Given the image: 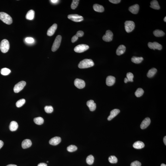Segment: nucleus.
Instances as JSON below:
<instances>
[{"mask_svg": "<svg viewBox=\"0 0 166 166\" xmlns=\"http://www.w3.org/2000/svg\"><path fill=\"white\" fill-rule=\"evenodd\" d=\"M94 65V63L92 60L86 59L79 62L78 67L81 69H84L92 67Z\"/></svg>", "mask_w": 166, "mask_h": 166, "instance_id": "nucleus-1", "label": "nucleus"}, {"mask_svg": "<svg viewBox=\"0 0 166 166\" xmlns=\"http://www.w3.org/2000/svg\"><path fill=\"white\" fill-rule=\"evenodd\" d=\"M0 20L7 24L10 25L12 23V17L7 13L4 12H0Z\"/></svg>", "mask_w": 166, "mask_h": 166, "instance_id": "nucleus-2", "label": "nucleus"}, {"mask_svg": "<svg viewBox=\"0 0 166 166\" xmlns=\"http://www.w3.org/2000/svg\"><path fill=\"white\" fill-rule=\"evenodd\" d=\"M10 48L9 42L7 39H3L0 44V49L3 53H6L9 50Z\"/></svg>", "mask_w": 166, "mask_h": 166, "instance_id": "nucleus-3", "label": "nucleus"}, {"mask_svg": "<svg viewBox=\"0 0 166 166\" xmlns=\"http://www.w3.org/2000/svg\"><path fill=\"white\" fill-rule=\"evenodd\" d=\"M62 37L60 35H58L56 37L52 47L51 50L53 52L57 50L60 45Z\"/></svg>", "mask_w": 166, "mask_h": 166, "instance_id": "nucleus-4", "label": "nucleus"}, {"mask_svg": "<svg viewBox=\"0 0 166 166\" xmlns=\"http://www.w3.org/2000/svg\"><path fill=\"white\" fill-rule=\"evenodd\" d=\"M135 25L134 22L131 21H127L125 23V29L126 32L129 33L134 30Z\"/></svg>", "mask_w": 166, "mask_h": 166, "instance_id": "nucleus-5", "label": "nucleus"}, {"mask_svg": "<svg viewBox=\"0 0 166 166\" xmlns=\"http://www.w3.org/2000/svg\"><path fill=\"white\" fill-rule=\"evenodd\" d=\"M89 47L86 44H81L78 45L74 49V51L77 53H81L84 52L88 49Z\"/></svg>", "mask_w": 166, "mask_h": 166, "instance_id": "nucleus-6", "label": "nucleus"}, {"mask_svg": "<svg viewBox=\"0 0 166 166\" xmlns=\"http://www.w3.org/2000/svg\"><path fill=\"white\" fill-rule=\"evenodd\" d=\"M26 85L25 81H21L15 85L14 88V91L15 93H18L22 90Z\"/></svg>", "mask_w": 166, "mask_h": 166, "instance_id": "nucleus-7", "label": "nucleus"}, {"mask_svg": "<svg viewBox=\"0 0 166 166\" xmlns=\"http://www.w3.org/2000/svg\"><path fill=\"white\" fill-rule=\"evenodd\" d=\"M68 18L72 21L75 22H80L83 20V18L81 15L77 14H71L69 15Z\"/></svg>", "mask_w": 166, "mask_h": 166, "instance_id": "nucleus-8", "label": "nucleus"}, {"mask_svg": "<svg viewBox=\"0 0 166 166\" xmlns=\"http://www.w3.org/2000/svg\"><path fill=\"white\" fill-rule=\"evenodd\" d=\"M113 34L111 31L108 30L106 32L105 34L103 36V39L105 41L109 42L112 40Z\"/></svg>", "mask_w": 166, "mask_h": 166, "instance_id": "nucleus-9", "label": "nucleus"}, {"mask_svg": "<svg viewBox=\"0 0 166 166\" xmlns=\"http://www.w3.org/2000/svg\"><path fill=\"white\" fill-rule=\"evenodd\" d=\"M148 45L150 48L153 49L154 50L157 49L160 50L162 49V45L157 42H155L153 43L149 42Z\"/></svg>", "mask_w": 166, "mask_h": 166, "instance_id": "nucleus-10", "label": "nucleus"}, {"mask_svg": "<svg viewBox=\"0 0 166 166\" xmlns=\"http://www.w3.org/2000/svg\"><path fill=\"white\" fill-rule=\"evenodd\" d=\"M74 84L77 88L81 89L85 87V81L82 79H77L74 80Z\"/></svg>", "mask_w": 166, "mask_h": 166, "instance_id": "nucleus-11", "label": "nucleus"}, {"mask_svg": "<svg viewBox=\"0 0 166 166\" xmlns=\"http://www.w3.org/2000/svg\"><path fill=\"white\" fill-rule=\"evenodd\" d=\"M151 122V120L150 118H146L143 120L140 125L141 128L142 129H144L148 127Z\"/></svg>", "mask_w": 166, "mask_h": 166, "instance_id": "nucleus-12", "label": "nucleus"}, {"mask_svg": "<svg viewBox=\"0 0 166 166\" xmlns=\"http://www.w3.org/2000/svg\"><path fill=\"white\" fill-rule=\"evenodd\" d=\"M115 78L112 76H109L107 77L106 80V83L107 86H113L115 83Z\"/></svg>", "mask_w": 166, "mask_h": 166, "instance_id": "nucleus-13", "label": "nucleus"}, {"mask_svg": "<svg viewBox=\"0 0 166 166\" xmlns=\"http://www.w3.org/2000/svg\"><path fill=\"white\" fill-rule=\"evenodd\" d=\"M61 141V139L60 137H55L50 139L49 141V143L50 145H56L59 144Z\"/></svg>", "mask_w": 166, "mask_h": 166, "instance_id": "nucleus-14", "label": "nucleus"}, {"mask_svg": "<svg viewBox=\"0 0 166 166\" xmlns=\"http://www.w3.org/2000/svg\"><path fill=\"white\" fill-rule=\"evenodd\" d=\"M57 25L56 24H54L48 29L47 32V36H51L55 33V31L57 29Z\"/></svg>", "mask_w": 166, "mask_h": 166, "instance_id": "nucleus-15", "label": "nucleus"}, {"mask_svg": "<svg viewBox=\"0 0 166 166\" xmlns=\"http://www.w3.org/2000/svg\"><path fill=\"white\" fill-rule=\"evenodd\" d=\"M120 112L119 109H115L111 111L110 115L108 117L107 119L108 121H110L116 117Z\"/></svg>", "mask_w": 166, "mask_h": 166, "instance_id": "nucleus-16", "label": "nucleus"}, {"mask_svg": "<svg viewBox=\"0 0 166 166\" xmlns=\"http://www.w3.org/2000/svg\"><path fill=\"white\" fill-rule=\"evenodd\" d=\"M139 9V5L138 4H136L130 7L129 10L132 14H136L138 13Z\"/></svg>", "mask_w": 166, "mask_h": 166, "instance_id": "nucleus-17", "label": "nucleus"}, {"mask_svg": "<svg viewBox=\"0 0 166 166\" xmlns=\"http://www.w3.org/2000/svg\"><path fill=\"white\" fill-rule=\"evenodd\" d=\"M86 104L91 111H93L95 110L96 107V104L93 100H91L88 101Z\"/></svg>", "mask_w": 166, "mask_h": 166, "instance_id": "nucleus-18", "label": "nucleus"}, {"mask_svg": "<svg viewBox=\"0 0 166 166\" xmlns=\"http://www.w3.org/2000/svg\"><path fill=\"white\" fill-rule=\"evenodd\" d=\"M32 142L30 139H26L23 141L22 143V146L24 149L28 148L31 146Z\"/></svg>", "mask_w": 166, "mask_h": 166, "instance_id": "nucleus-19", "label": "nucleus"}, {"mask_svg": "<svg viewBox=\"0 0 166 166\" xmlns=\"http://www.w3.org/2000/svg\"><path fill=\"white\" fill-rule=\"evenodd\" d=\"M126 50V47L124 45H120L118 47L116 50V54L118 55H122L125 53Z\"/></svg>", "mask_w": 166, "mask_h": 166, "instance_id": "nucleus-20", "label": "nucleus"}, {"mask_svg": "<svg viewBox=\"0 0 166 166\" xmlns=\"http://www.w3.org/2000/svg\"><path fill=\"white\" fill-rule=\"evenodd\" d=\"M18 127V125L16 121H12L10 123L9 126V129L12 131H16Z\"/></svg>", "mask_w": 166, "mask_h": 166, "instance_id": "nucleus-21", "label": "nucleus"}, {"mask_svg": "<svg viewBox=\"0 0 166 166\" xmlns=\"http://www.w3.org/2000/svg\"><path fill=\"white\" fill-rule=\"evenodd\" d=\"M93 9L95 11L102 12L104 11V8L103 6L100 5L95 4L93 6Z\"/></svg>", "mask_w": 166, "mask_h": 166, "instance_id": "nucleus-22", "label": "nucleus"}, {"mask_svg": "<svg viewBox=\"0 0 166 166\" xmlns=\"http://www.w3.org/2000/svg\"><path fill=\"white\" fill-rule=\"evenodd\" d=\"M145 146V144L142 142L138 141L135 142L133 145V147L136 149H141Z\"/></svg>", "mask_w": 166, "mask_h": 166, "instance_id": "nucleus-23", "label": "nucleus"}, {"mask_svg": "<svg viewBox=\"0 0 166 166\" xmlns=\"http://www.w3.org/2000/svg\"><path fill=\"white\" fill-rule=\"evenodd\" d=\"M150 8L155 10H159L160 8L158 1L156 0H154L150 2Z\"/></svg>", "mask_w": 166, "mask_h": 166, "instance_id": "nucleus-24", "label": "nucleus"}, {"mask_svg": "<svg viewBox=\"0 0 166 166\" xmlns=\"http://www.w3.org/2000/svg\"><path fill=\"white\" fill-rule=\"evenodd\" d=\"M35 13L34 11L32 10L29 11L26 15V19L28 20H33L34 18Z\"/></svg>", "mask_w": 166, "mask_h": 166, "instance_id": "nucleus-25", "label": "nucleus"}, {"mask_svg": "<svg viewBox=\"0 0 166 166\" xmlns=\"http://www.w3.org/2000/svg\"><path fill=\"white\" fill-rule=\"evenodd\" d=\"M157 69L155 68H153L149 70L147 74V76L149 78L153 77L157 73Z\"/></svg>", "mask_w": 166, "mask_h": 166, "instance_id": "nucleus-26", "label": "nucleus"}, {"mask_svg": "<svg viewBox=\"0 0 166 166\" xmlns=\"http://www.w3.org/2000/svg\"><path fill=\"white\" fill-rule=\"evenodd\" d=\"M132 62L135 63L139 64L142 62L143 60V58L142 57H137L133 56L131 58Z\"/></svg>", "mask_w": 166, "mask_h": 166, "instance_id": "nucleus-27", "label": "nucleus"}, {"mask_svg": "<svg viewBox=\"0 0 166 166\" xmlns=\"http://www.w3.org/2000/svg\"><path fill=\"white\" fill-rule=\"evenodd\" d=\"M153 34L154 36L157 37H162L164 36L165 33L163 31L159 30H156L154 31Z\"/></svg>", "mask_w": 166, "mask_h": 166, "instance_id": "nucleus-28", "label": "nucleus"}, {"mask_svg": "<svg viewBox=\"0 0 166 166\" xmlns=\"http://www.w3.org/2000/svg\"><path fill=\"white\" fill-rule=\"evenodd\" d=\"M35 123L38 125L42 124L44 122V119L42 118L38 117L35 118L34 119Z\"/></svg>", "mask_w": 166, "mask_h": 166, "instance_id": "nucleus-29", "label": "nucleus"}, {"mask_svg": "<svg viewBox=\"0 0 166 166\" xmlns=\"http://www.w3.org/2000/svg\"><path fill=\"white\" fill-rule=\"evenodd\" d=\"M144 93V90L141 88H138L137 89L135 93V96L137 97H141L143 94Z\"/></svg>", "mask_w": 166, "mask_h": 166, "instance_id": "nucleus-30", "label": "nucleus"}, {"mask_svg": "<svg viewBox=\"0 0 166 166\" xmlns=\"http://www.w3.org/2000/svg\"><path fill=\"white\" fill-rule=\"evenodd\" d=\"M94 158L92 155H90L88 156L86 158V162L89 165H92L94 163Z\"/></svg>", "mask_w": 166, "mask_h": 166, "instance_id": "nucleus-31", "label": "nucleus"}, {"mask_svg": "<svg viewBox=\"0 0 166 166\" xmlns=\"http://www.w3.org/2000/svg\"><path fill=\"white\" fill-rule=\"evenodd\" d=\"M11 71L9 69L4 68L2 69L1 70V74L3 75H7L11 73Z\"/></svg>", "mask_w": 166, "mask_h": 166, "instance_id": "nucleus-32", "label": "nucleus"}, {"mask_svg": "<svg viewBox=\"0 0 166 166\" xmlns=\"http://www.w3.org/2000/svg\"><path fill=\"white\" fill-rule=\"evenodd\" d=\"M77 149V147L75 145H71L67 147V150L69 152H72L76 151Z\"/></svg>", "mask_w": 166, "mask_h": 166, "instance_id": "nucleus-33", "label": "nucleus"}, {"mask_svg": "<svg viewBox=\"0 0 166 166\" xmlns=\"http://www.w3.org/2000/svg\"><path fill=\"white\" fill-rule=\"evenodd\" d=\"M108 160L111 163H116L118 162V159L115 156H110L108 158Z\"/></svg>", "mask_w": 166, "mask_h": 166, "instance_id": "nucleus-34", "label": "nucleus"}, {"mask_svg": "<svg viewBox=\"0 0 166 166\" xmlns=\"http://www.w3.org/2000/svg\"><path fill=\"white\" fill-rule=\"evenodd\" d=\"M25 102H26V101H25V99H22L20 100L16 103V107H22L25 104Z\"/></svg>", "mask_w": 166, "mask_h": 166, "instance_id": "nucleus-35", "label": "nucleus"}, {"mask_svg": "<svg viewBox=\"0 0 166 166\" xmlns=\"http://www.w3.org/2000/svg\"><path fill=\"white\" fill-rule=\"evenodd\" d=\"M79 0H73L72 2L71 8L72 9H75L77 7L79 4Z\"/></svg>", "mask_w": 166, "mask_h": 166, "instance_id": "nucleus-36", "label": "nucleus"}, {"mask_svg": "<svg viewBox=\"0 0 166 166\" xmlns=\"http://www.w3.org/2000/svg\"><path fill=\"white\" fill-rule=\"evenodd\" d=\"M44 110L47 113H50L53 111V108L51 106H46L44 107Z\"/></svg>", "mask_w": 166, "mask_h": 166, "instance_id": "nucleus-37", "label": "nucleus"}, {"mask_svg": "<svg viewBox=\"0 0 166 166\" xmlns=\"http://www.w3.org/2000/svg\"><path fill=\"white\" fill-rule=\"evenodd\" d=\"M134 77L132 73L129 72L127 73V78L129 82H133V79Z\"/></svg>", "mask_w": 166, "mask_h": 166, "instance_id": "nucleus-38", "label": "nucleus"}, {"mask_svg": "<svg viewBox=\"0 0 166 166\" xmlns=\"http://www.w3.org/2000/svg\"><path fill=\"white\" fill-rule=\"evenodd\" d=\"M131 166H141V163L139 161H135L131 163Z\"/></svg>", "mask_w": 166, "mask_h": 166, "instance_id": "nucleus-39", "label": "nucleus"}, {"mask_svg": "<svg viewBox=\"0 0 166 166\" xmlns=\"http://www.w3.org/2000/svg\"><path fill=\"white\" fill-rule=\"evenodd\" d=\"M25 41L26 43H29V44H32L33 43L34 41V38L31 37H28L25 39Z\"/></svg>", "mask_w": 166, "mask_h": 166, "instance_id": "nucleus-40", "label": "nucleus"}, {"mask_svg": "<svg viewBox=\"0 0 166 166\" xmlns=\"http://www.w3.org/2000/svg\"><path fill=\"white\" fill-rule=\"evenodd\" d=\"M84 32L82 31H78L76 33V35L78 38L82 37L84 35Z\"/></svg>", "mask_w": 166, "mask_h": 166, "instance_id": "nucleus-41", "label": "nucleus"}, {"mask_svg": "<svg viewBox=\"0 0 166 166\" xmlns=\"http://www.w3.org/2000/svg\"><path fill=\"white\" fill-rule=\"evenodd\" d=\"M109 1L111 3H114V4H117L120 3L121 1L120 0H109Z\"/></svg>", "mask_w": 166, "mask_h": 166, "instance_id": "nucleus-42", "label": "nucleus"}, {"mask_svg": "<svg viewBox=\"0 0 166 166\" xmlns=\"http://www.w3.org/2000/svg\"><path fill=\"white\" fill-rule=\"evenodd\" d=\"M78 39V37L76 35L73 36L71 39V42L72 43H74Z\"/></svg>", "mask_w": 166, "mask_h": 166, "instance_id": "nucleus-43", "label": "nucleus"}, {"mask_svg": "<svg viewBox=\"0 0 166 166\" xmlns=\"http://www.w3.org/2000/svg\"><path fill=\"white\" fill-rule=\"evenodd\" d=\"M38 166H47V165L45 163H41L39 164Z\"/></svg>", "mask_w": 166, "mask_h": 166, "instance_id": "nucleus-44", "label": "nucleus"}, {"mask_svg": "<svg viewBox=\"0 0 166 166\" xmlns=\"http://www.w3.org/2000/svg\"><path fill=\"white\" fill-rule=\"evenodd\" d=\"M3 142L1 140H0V149L3 146Z\"/></svg>", "mask_w": 166, "mask_h": 166, "instance_id": "nucleus-45", "label": "nucleus"}, {"mask_svg": "<svg viewBox=\"0 0 166 166\" xmlns=\"http://www.w3.org/2000/svg\"><path fill=\"white\" fill-rule=\"evenodd\" d=\"M50 1H51V2L53 3H55L58 2L59 1L57 0H50Z\"/></svg>", "mask_w": 166, "mask_h": 166, "instance_id": "nucleus-46", "label": "nucleus"}, {"mask_svg": "<svg viewBox=\"0 0 166 166\" xmlns=\"http://www.w3.org/2000/svg\"><path fill=\"white\" fill-rule=\"evenodd\" d=\"M163 141L164 142L165 145H166V136L164 137L163 138Z\"/></svg>", "mask_w": 166, "mask_h": 166, "instance_id": "nucleus-47", "label": "nucleus"}, {"mask_svg": "<svg viewBox=\"0 0 166 166\" xmlns=\"http://www.w3.org/2000/svg\"><path fill=\"white\" fill-rule=\"evenodd\" d=\"M128 80V79H127V78H125L124 79V82L125 83H127V82H129Z\"/></svg>", "mask_w": 166, "mask_h": 166, "instance_id": "nucleus-48", "label": "nucleus"}, {"mask_svg": "<svg viewBox=\"0 0 166 166\" xmlns=\"http://www.w3.org/2000/svg\"><path fill=\"white\" fill-rule=\"evenodd\" d=\"M17 166L16 165H14V164H9L7 166Z\"/></svg>", "mask_w": 166, "mask_h": 166, "instance_id": "nucleus-49", "label": "nucleus"}, {"mask_svg": "<svg viewBox=\"0 0 166 166\" xmlns=\"http://www.w3.org/2000/svg\"><path fill=\"white\" fill-rule=\"evenodd\" d=\"M161 166H166V165L164 164H161Z\"/></svg>", "mask_w": 166, "mask_h": 166, "instance_id": "nucleus-50", "label": "nucleus"}, {"mask_svg": "<svg viewBox=\"0 0 166 166\" xmlns=\"http://www.w3.org/2000/svg\"><path fill=\"white\" fill-rule=\"evenodd\" d=\"M164 20L165 22H166V17L164 18Z\"/></svg>", "mask_w": 166, "mask_h": 166, "instance_id": "nucleus-51", "label": "nucleus"}, {"mask_svg": "<svg viewBox=\"0 0 166 166\" xmlns=\"http://www.w3.org/2000/svg\"><path fill=\"white\" fill-rule=\"evenodd\" d=\"M47 163H48V161H47Z\"/></svg>", "mask_w": 166, "mask_h": 166, "instance_id": "nucleus-52", "label": "nucleus"}]
</instances>
